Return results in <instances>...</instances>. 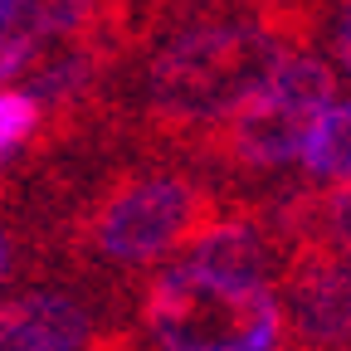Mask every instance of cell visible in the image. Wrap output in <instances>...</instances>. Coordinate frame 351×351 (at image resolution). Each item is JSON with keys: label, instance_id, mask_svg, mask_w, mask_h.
<instances>
[{"label": "cell", "instance_id": "7c38bea8", "mask_svg": "<svg viewBox=\"0 0 351 351\" xmlns=\"http://www.w3.org/2000/svg\"><path fill=\"white\" fill-rule=\"evenodd\" d=\"M327 54H332V64L351 78V5H332V15H327Z\"/></svg>", "mask_w": 351, "mask_h": 351}, {"label": "cell", "instance_id": "5bb4252c", "mask_svg": "<svg viewBox=\"0 0 351 351\" xmlns=\"http://www.w3.org/2000/svg\"><path fill=\"white\" fill-rule=\"evenodd\" d=\"M341 5H351V0H341Z\"/></svg>", "mask_w": 351, "mask_h": 351}, {"label": "cell", "instance_id": "9c48e42d", "mask_svg": "<svg viewBox=\"0 0 351 351\" xmlns=\"http://www.w3.org/2000/svg\"><path fill=\"white\" fill-rule=\"evenodd\" d=\"M39 5L44 0H0V83L34 64V54H39Z\"/></svg>", "mask_w": 351, "mask_h": 351}, {"label": "cell", "instance_id": "ba28073f", "mask_svg": "<svg viewBox=\"0 0 351 351\" xmlns=\"http://www.w3.org/2000/svg\"><path fill=\"white\" fill-rule=\"evenodd\" d=\"M302 171L313 181H341V176H351V98L327 108V117L317 122L313 142L302 152Z\"/></svg>", "mask_w": 351, "mask_h": 351}, {"label": "cell", "instance_id": "5b68a950", "mask_svg": "<svg viewBox=\"0 0 351 351\" xmlns=\"http://www.w3.org/2000/svg\"><path fill=\"white\" fill-rule=\"evenodd\" d=\"M288 337L307 351H341L351 341V254L327 239H302L283 263Z\"/></svg>", "mask_w": 351, "mask_h": 351}, {"label": "cell", "instance_id": "6da1fadb", "mask_svg": "<svg viewBox=\"0 0 351 351\" xmlns=\"http://www.w3.org/2000/svg\"><path fill=\"white\" fill-rule=\"evenodd\" d=\"M322 25L327 10L274 0H171L156 34L112 78V137L147 156H186Z\"/></svg>", "mask_w": 351, "mask_h": 351}, {"label": "cell", "instance_id": "8992f818", "mask_svg": "<svg viewBox=\"0 0 351 351\" xmlns=\"http://www.w3.org/2000/svg\"><path fill=\"white\" fill-rule=\"evenodd\" d=\"M186 263L230 283H263L269 274H283L288 249L274 234V225L258 215V205L230 200V210L186 249Z\"/></svg>", "mask_w": 351, "mask_h": 351}, {"label": "cell", "instance_id": "30bf717a", "mask_svg": "<svg viewBox=\"0 0 351 351\" xmlns=\"http://www.w3.org/2000/svg\"><path fill=\"white\" fill-rule=\"evenodd\" d=\"M44 132V108L29 88H0V156L20 161Z\"/></svg>", "mask_w": 351, "mask_h": 351}, {"label": "cell", "instance_id": "8fae6325", "mask_svg": "<svg viewBox=\"0 0 351 351\" xmlns=\"http://www.w3.org/2000/svg\"><path fill=\"white\" fill-rule=\"evenodd\" d=\"M313 239H327V244H337V249L351 254V176H341L337 186H322Z\"/></svg>", "mask_w": 351, "mask_h": 351}, {"label": "cell", "instance_id": "3957f363", "mask_svg": "<svg viewBox=\"0 0 351 351\" xmlns=\"http://www.w3.org/2000/svg\"><path fill=\"white\" fill-rule=\"evenodd\" d=\"M137 332L152 351H283L288 313L263 283H230L191 263L137 288Z\"/></svg>", "mask_w": 351, "mask_h": 351}, {"label": "cell", "instance_id": "277c9868", "mask_svg": "<svg viewBox=\"0 0 351 351\" xmlns=\"http://www.w3.org/2000/svg\"><path fill=\"white\" fill-rule=\"evenodd\" d=\"M132 327L108 293V278H88L78 293L25 288L0 298V351H137Z\"/></svg>", "mask_w": 351, "mask_h": 351}, {"label": "cell", "instance_id": "52a82bcc", "mask_svg": "<svg viewBox=\"0 0 351 351\" xmlns=\"http://www.w3.org/2000/svg\"><path fill=\"white\" fill-rule=\"evenodd\" d=\"M49 263V239L34 225V215L0 195V288H10L25 269Z\"/></svg>", "mask_w": 351, "mask_h": 351}, {"label": "cell", "instance_id": "4fadbf2b", "mask_svg": "<svg viewBox=\"0 0 351 351\" xmlns=\"http://www.w3.org/2000/svg\"><path fill=\"white\" fill-rule=\"evenodd\" d=\"M20 161H25V156H20ZM20 161H10V156H0V181H5V176H10V171H15Z\"/></svg>", "mask_w": 351, "mask_h": 351}, {"label": "cell", "instance_id": "7a4b0ae2", "mask_svg": "<svg viewBox=\"0 0 351 351\" xmlns=\"http://www.w3.org/2000/svg\"><path fill=\"white\" fill-rule=\"evenodd\" d=\"M332 93H337V69L313 49H302L269 78V88H258L234 117L205 132L181 161L200 166L210 181L225 186V195L230 186L269 181L274 171L293 161L302 166V152L313 142L317 122L327 117Z\"/></svg>", "mask_w": 351, "mask_h": 351}]
</instances>
